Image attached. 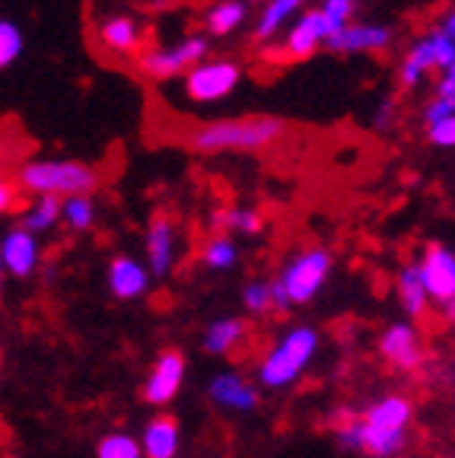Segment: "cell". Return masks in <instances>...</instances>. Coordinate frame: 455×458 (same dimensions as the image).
I'll list each match as a JSON object with an SVG mask.
<instances>
[{
	"label": "cell",
	"mask_w": 455,
	"mask_h": 458,
	"mask_svg": "<svg viewBox=\"0 0 455 458\" xmlns=\"http://www.w3.org/2000/svg\"><path fill=\"white\" fill-rule=\"evenodd\" d=\"M287 122L278 114H242V118H220L207 122L188 134V147L194 153H262L270 150L287 137Z\"/></svg>",
	"instance_id": "6da1fadb"
},
{
	"label": "cell",
	"mask_w": 455,
	"mask_h": 458,
	"mask_svg": "<svg viewBox=\"0 0 455 458\" xmlns=\"http://www.w3.org/2000/svg\"><path fill=\"white\" fill-rule=\"evenodd\" d=\"M414 423V404L405 394H385L360 414V443L356 452L373 458H395L405 452L408 429Z\"/></svg>",
	"instance_id": "7a4b0ae2"
},
{
	"label": "cell",
	"mask_w": 455,
	"mask_h": 458,
	"mask_svg": "<svg viewBox=\"0 0 455 458\" xmlns=\"http://www.w3.org/2000/svg\"><path fill=\"white\" fill-rule=\"evenodd\" d=\"M315 353H319V331L313 325H296V328H290L270 344L268 353L262 357V363L255 369L258 386L270 388V392L290 388L309 369Z\"/></svg>",
	"instance_id": "3957f363"
},
{
	"label": "cell",
	"mask_w": 455,
	"mask_h": 458,
	"mask_svg": "<svg viewBox=\"0 0 455 458\" xmlns=\"http://www.w3.org/2000/svg\"><path fill=\"white\" fill-rule=\"evenodd\" d=\"M16 185L29 194L71 198V194H93L99 175L93 165L77 163V159H32L20 169Z\"/></svg>",
	"instance_id": "277c9868"
},
{
	"label": "cell",
	"mask_w": 455,
	"mask_h": 458,
	"mask_svg": "<svg viewBox=\"0 0 455 458\" xmlns=\"http://www.w3.org/2000/svg\"><path fill=\"white\" fill-rule=\"evenodd\" d=\"M455 67V13L446 10L442 20L430 29L427 36H420L417 42L408 48L405 61L399 67L401 86L414 89L420 86L430 73L436 71H452Z\"/></svg>",
	"instance_id": "5b68a950"
},
{
	"label": "cell",
	"mask_w": 455,
	"mask_h": 458,
	"mask_svg": "<svg viewBox=\"0 0 455 458\" xmlns=\"http://www.w3.org/2000/svg\"><path fill=\"white\" fill-rule=\"evenodd\" d=\"M331 267H335V258H331V251L328 249H322V245L296 251V255H293L278 274V280H280V286H284L290 306L313 302L315 296L322 293V286H325Z\"/></svg>",
	"instance_id": "8992f818"
},
{
	"label": "cell",
	"mask_w": 455,
	"mask_h": 458,
	"mask_svg": "<svg viewBox=\"0 0 455 458\" xmlns=\"http://www.w3.org/2000/svg\"><path fill=\"white\" fill-rule=\"evenodd\" d=\"M182 77H185L188 99L198 106H210V102H223L239 89L242 67L239 61H229V57H201Z\"/></svg>",
	"instance_id": "52a82bcc"
},
{
	"label": "cell",
	"mask_w": 455,
	"mask_h": 458,
	"mask_svg": "<svg viewBox=\"0 0 455 458\" xmlns=\"http://www.w3.org/2000/svg\"><path fill=\"white\" fill-rule=\"evenodd\" d=\"M417 277L427 290V300L442 309L446 318H452L455 309V251L446 242H430L424 255L414 261Z\"/></svg>",
	"instance_id": "ba28073f"
},
{
	"label": "cell",
	"mask_w": 455,
	"mask_h": 458,
	"mask_svg": "<svg viewBox=\"0 0 455 458\" xmlns=\"http://www.w3.org/2000/svg\"><path fill=\"white\" fill-rule=\"evenodd\" d=\"M210 55L207 36H185L182 42L166 45V48H147L137 51V67L147 73L150 80H172L182 77L192 64H198L201 57Z\"/></svg>",
	"instance_id": "9c48e42d"
},
{
	"label": "cell",
	"mask_w": 455,
	"mask_h": 458,
	"mask_svg": "<svg viewBox=\"0 0 455 458\" xmlns=\"http://www.w3.org/2000/svg\"><path fill=\"white\" fill-rule=\"evenodd\" d=\"M185 353L182 351H163L153 366H150L147 379H143V401L153 404V408H166L169 401H176V394L182 392V382H185Z\"/></svg>",
	"instance_id": "30bf717a"
},
{
	"label": "cell",
	"mask_w": 455,
	"mask_h": 458,
	"mask_svg": "<svg viewBox=\"0 0 455 458\" xmlns=\"http://www.w3.org/2000/svg\"><path fill=\"white\" fill-rule=\"evenodd\" d=\"M284 38H280V55L290 57V61H306L313 57L322 45L328 42L331 36V26L328 20L322 16V10H306V13H299L290 26H284Z\"/></svg>",
	"instance_id": "8fae6325"
},
{
	"label": "cell",
	"mask_w": 455,
	"mask_h": 458,
	"mask_svg": "<svg viewBox=\"0 0 455 458\" xmlns=\"http://www.w3.org/2000/svg\"><path fill=\"white\" fill-rule=\"evenodd\" d=\"M391 38L395 32L382 22H348L325 45L338 55H382L391 48Z\"/></svg>",
	"instance_id": "7c38bea8"
},
{
	"label": "cell",
	"mask_w": 455,
	"mask_h": 458,
	"mask_svg": "<svg viewBox=\"0 0 455 458\" xmlns=\"http://www.w3.org/2000/svg\"><path fill=\"white\" fill-rule=\"evenodd\" d=\"M379 357L395 372H414L424 360L420 331L411 322H391L379 337Z\"/></svg>",
	"instance_id": "4fadbf2b"
},
{
	"label": "cell",
	"mask_w": 455,
	"mask_h": 458,
	"mask_svg": "<svg viewBox=\"0 0 455 458\" xmlns=\"http://www.w3.org/2000/svg\"><path fill=\"white\" fill-rule=\"evenodd\" d=\"M143 249H147V271L150 277H169L172 265H176V255H178V229L172 223V216L157 214L150 220L147 226V236H143Z\"/></svg>",
	"instance_id": "5bb4252c"
},
{
	"label": "cell",
	"mask_w": 455,
	"mask_h": 458,
	"mask_svg": "<svg viewBox=\"0 0 455 458\" xmlns=\"http://www.w3.org/2000/svg\"><path fill=\"white\" fill-rule=\"evenodd\" d=\"M42 261V245H39L36 233H29L26 226L10 229L7 236L0 239V265L13 277H32Z\"/></svg>",
	"instance_id": "9a60e30c"
},
{
	"label": "cell",
	"mask_w": 455,
	"mask_h": 458,
	"mask_svg": "<svg viewBox=\"0 0 455 458\" xmlns=\"http://www.w3.org/2000/svg\"><path fill=\"white\" fill-rule=\"evenodd\" d=\"M106 280L115 300H141V296H147L150 284H153L147 265H143L141 258L131 255H115L108 261Z\"/></svg>",
	"instance_id": "2e32d148"
},
{
	"label": "cell",
	"mask_w": 455,
	"mask_h": 458,
	"mask_svg": "<svg viewBox=\"0 0 455 458\" xmlns=\"http://www.w3.org/2000/svg\"><path fill=\"white\" fill-rule=\"evenodd\" d=\"M207 394H210L217 408L236 411V414H252L258 408V401H262L258 388L242 372H220V376H214Z\"/></svg>",
	"instance_id": "e0dca14e"
},
{
	"label": "cell",
	"mask_w": 455,
	"mask_h": 458,
	"mask_svg": "<svg viewBox=\"0 0 455 458\" xmlns=\"http://www.w3.org/2000/svg\"><path fill=\"white\" fill-rule=\"evenodd\" d=\"M96 36H99V45L112 55L121 57H134L143 45V29L134 16H124V13H115L106 16L96 29Z\"/></svg>",
	"instance_id": "ac0fdd59"
},
{
	"label": "cell",
	"mask_w": 455,
	"mask_h": 458,
	"mask_svg": "<svg viewBox=\"0 0 455 458\" xmlns=\"http://www.w3.org/2000/svg\"><path fill=\"white\" fill-rule=\"evenodd\" d=\"M137 443H141L143 458H176L182 449V427L172 414H157L147 420Z\"/></svg>",
	"instance_id": "d6986e66"
},
{
	"label": "cell",
	"mask_w": 455,
	"mask_h": 458,
	"mask_svg": "<svg viewBox=\"0 0 455 458\" xmlns=\"http://www.w3.org/2000/svg\"><path fill=\"white\" fill-rule=\"evenodd\" d=\"M245 337H249V325L242 322V318H217L204 331V341L201 344H204V351L210 357H229V353H236L245 344Z\"/></svg>",
	"instance_id": "ffe728a7"
},
{
	"label": "cell",
	"mask_w": 455,
	"mask_h": 458,
	"mask_svg": "<svg viewBox=\"0 0 455 458\" xmlns=\"http://www.w3.org/2000/svg\"><path fill=\"white\" fill-rule=\"evenodd\" d=\"M245 20H249V4L245 0H217L214 7L204 13V29L210 36L223 38L233 36Z\"/></svg>",
	"instance_id": "44dd1931"
},
{
	"label": "cell",
	"mask_w": 455,
	"mask_h": 458,
	"mask_svg": "<svg viewBox=\"0 0 455 458\" xmlns=\"http://www.w3.org/2000/svg\"><path fill=\"white\" fill-rule=\"evenodd\" d=\"M395 293H399L401 309H405L411 318H424V315H427L430 300H427V290H424V284H420V277H417L414 261L399 271V277H395Z\"/></svg>",
	"instance_id": "7402d4cb"
},
{
	"label": "cell",
	"mask_w": 455,
	"mask_h": 458,
	"mask_svg": "<svg viewBox=\"0 0 455 458\" xmlns=\"http://www.w3.org/2000/svg\"><path fill=\"white\" fill-rule=\"evenodd\" d=\"M303 4H306V0H270V4H264L262 16H258V22H255L258 42H270L274 36H280L287 20H290Z\"/></svg>",
	"instance_id": "603a6c76"
},
{
	"label": "cell",
	"mask_w": 455,
	"mask_h": 458,
	"mask_svg": "<svg viewBox=\"0 0 455 458\" xmlns=\"http://www.w3.org/2000/svg\"><path fill=\"white\" fill-rule=\"evenodd\" d=\"M61 223L71 233H90L96 226V200L93 194H71L61 198Z\"/></svg>",
	"instance_id": "cb8c5ba5"
},
{
	"label": "cell",
	"mask_w": 455,
	"mask_h": 458,
	"mask_svg": "<svg viewBox=\"0 0 455 458\" xmlns=\"http://www.w3.org/2000/svg\"><path fill=\"white\" fill-rule=\"evenodd\" d=\"M57 223H61V198H55V194H36L32 208H29L26 216H22V226L39 236V233L55 229Z\"/></svg>",
	"instance_id": "d4e9b609"
},
{
	"label": "cell",
	"mask_w": 455,
	"mask_h": 458,
	"mask_svg": "<svg viewBox=\"0 0 455 458\" xmlns=\"http://www.w3.org/2000/svg\"><path fill=\"white\" fill-rule=\"evenodd\" d=\"M239 261V249L229 236H210L201 249V265L207 271H229Z\"/></svg>",
	"instance_id": "484cf974"
},
{
	"label": "cell",
	"mask_w": 455,
	"mask_h": 458,
	"mask_svg": "<svg viewBox=\"0 0 455 458\" xmlns=\"http://www.w3.org/2000/svg\"><path fill=\"white\" fill-rule=\"evenodd\" d=\"M96 458H143V452L131 433H108L96 445Z\"/></svg>",
	"instance_id": "4316f807"
},
{
	"label": "cell",
	"mask_w": 455,
	"mask_h": 458,
	"mask_svg": "<svg viewBox=\"0 0 455 458\" xmlns=\"http://www.w3.org/2000/svg\"><path fill=\"white\" fill-rule=\"evenodd\" d=\"M217 223L233 229V233H242V236H258V233L264 229V216L252 208H233L229 214L217 216Z\"/></svg>",
	"instance_id": "83f0119b"
},
{
	"label": "cell",
	"mask_w": 455,
	"mask_h": 458,
	"mask_svg": "<svg viewBox=\"0 0 455 458\" xmlns=\"http://www.w3.org/2000/svg\"><path fill=\"white\" fill-rule=\"evenodd\" d=\"M22 48H26V38H22L20 26L10 20H0V71L10 64H16L22 55Z\"/></svg>",
	"instance_id": "f1b7e54d"
},
{
	"label": "cell",
	"mask_w": 455,
	"mask_h": 458,
	"mask_svg": "<svg viewBox=\"0 0 455 458\" xmlns=\"http://www.w3.org/2000/svg\"><path fill=\"white\" fill-rule=\"evenodd\" d=\"M354 7H356V0H325V4H322L319 10L328 20V26H331V36H335L341 26H348L350 16H354Z\"/></svg>",
	"instance_id": "f546056e"
},
{
	"label": "cell",
	"mask_w": 455,
	"mask_h": 458,
	"mask_svg": "<svg viewBox=\"0 0 455 458\" xmlns=\"http://www.w3.org/2000/svg\"><path fill=\"white\" fill-rule=\"evenodd\" d=\"M242 306L249 309L252 315H264L270 309V300H268V284L262 280H249V284L242 286Z\"/></svg>",
	"instance_id": "4dcf8cb0"
},
{
	"label": "cell",
	"mask_w": 455,
	"mask_h": 458,
	"mask_svg": "<svg viewBox=\"0 0 455 458\" xmlns=\"http://www.w3.org/2000/svg\"><path fill=\"white\" fill-rule=\"evenodd\" d=\"M427 140L440 150H452L455 147V114L452 118H442V122L427 124Z\"/></svg>",
	"instance_id": "1f68e13d"
},
{
	"label": "cell",
	"mask_w": 455,
	"mask_h": 458,
	"mask_svg": "<svg viewBox=\"0 0 455 458\" xmlns=\"http://www.w3.org/2000/svg\"><path fill=\"white\" fill-rule=\"evenodd\" d=\"M455 114V99H442V96H434V99L424 106V128L434 122H442V118H452Z\"/></svg>",
	"instance_id": "d6a6232c"
},
{
	"label": "cell",
	"mask_w": 455,
	"mask_h": 458,
	"mask_svg": "<svg viewBox=\"0 0 455 458\" xmlns=\"http://www.w3.org/2000/svg\"><path fill=\"white\" fill-rule=\"evenodd\" d=\"M16 198H20V185L0 175V216L10 214L16 208Z\"/></svg>",
	"instance_id": "836d02e7"
},
{
	"label": "cell",
	"mask_w": 455,
	"mask_h": 458,
	"mask_svg": "<svg viewBox=\"0 0 455 458\" xmlns=\"http://www.w3.org/2000/svg\"><path fill=\"white\" fill-rule=\"evenodd\" d=\"M268 300H270V309H274V312H287V309H290V300H287L280 280H270L268 284Z\"/></svg>",
	"instance_id": "e575fe53"
},
{
	"label": "cell",
	"mask_w": 455,
	"mask_h": 458,
	"mask_svg": "<svg viewBox=\"0 0 455 458\" xmlns=\"http://www.w3.org/2000/svg\"><path fill=\"white\" fill-rule=\"evenodd\" d=\"M434 96H442V99H455V67H452V71H440V80H436Z\"/></svg>",
	"instance_id": "d590c367"
},
{
	"label": "cell",
	"mask_w": 455,
	"mask_h": 458,
	"mask_svg": "<svg viewBox=\"0 0 455 458\" xmlns=\"http://www.w3.org/2000/svg\"><path fill=\"white\" fill-rule=\"evenodd\" d=\"M391 118H395V106H391V102H379V112H376V118H373V128L385 131L391 124Z\"/></svg>",
	"instance_id": "8d00e7d4"
},
{
	"label": "cell",
	"mask_w": 455,
	"mask_h": 458,
	"mask_svg": "<svg viewBox=\"0 0 455 458\" xmlns=\"http://www.w3.org/2000/svg\"><path fill=\"white\" fill-rule=\"evenodd\" d=\"M4 284H7V271H4V265H0V293H4Z\"/></svg>",
	"instance_id": "74e56055"
},
{
	"label": "cell",
	"mask_w": 455,
	"mask_h": 458,
	"mask_svg": "<svg viewBox=\"0 0 455 458\" xmlns=\"http://www.w3.org/2000/svg\"><path fill=\"white\" fill-rule=\"evenodd\" d=\"M0 372H4V347H0Z\"/></svg>",
	"instance_id": "f35d334b"
}]
</instances>
